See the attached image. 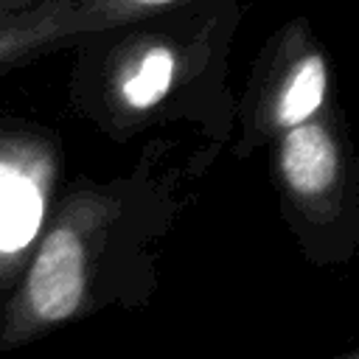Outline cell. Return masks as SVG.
I'll return each mask as SVG.
<instances>
[{
    "instance_id": "4",
    "label": "cell",
    "mask_w": 359,
    "mask_h": 359,
    "mask_svg": "<svg viewBox=\"0 0 359 359\" xmlns=\"http://www.w3.org/2000/svg\"><path fill=\"white\" fill-rule=\"evenodd\" d=\"M48 182L20 154L0 149V286L22 275L45 219Z\"/></svg>"
},
{
    "instance_id": "5",
    "label": "cell",
    "mask_w": 359,
    "mask_h": 359,
    "mask_svg": "<svg viewBox=\"0 0 359 359\" xmlns=\"http://www.w3.org/2000/svg\"><path fill=\"white\" fill-rule=\"evenodd\" d=\"M328 87L325 62L314 48H306L294 56V62L286 65V70L278 79V87L269 98V126L278 132H286L292 126H300L314 118V112L323 107Z\"/></svg>"
},
{
    "instance_id": "3",
    "label": "cell",
    "mask_w": 359,
    "mask_h": 359,
    "mask_svg": "<svg viewBox=\"0 0 359 359\" xmlns=\"http://www.w3.org/2000/svg\"><path fill=\"white\" fill-rule=\"evenodd\" d=\"M280 177L289 196L314 219L334 213V196L342 180L337 137L323 121L292 126L280 137Z\"/></svg>"
},
{
    "instance_id": "6",
    "label": "cell",
    "mask_w": 359,
    "mask_h": 359,
    "mask_svg": "<svg viewBox=\"0 0 359 359\" xmlns=\"http://www.w3.org/2000/svg\"><path fill=\"white\" fill-rule=\"evenodd\" d=\"M174 70H177V56L171 48L151 45L149 50H143L135 70L121 84V95H123L126 107L149 109L157 101H163V95L168 93V87L174 81Z\"/></svg>"
},
{
    "instance_id": "1",
    "label": "cell",
    "mask_w": 359,
    "mask_h": 359,
    "mask_svg": "<svg viewBox=\"0 0 359 359\" xmlns=\"http://www.w3.org/2000/svg\"><path fill=\"white\" fill-rule=\"evenodd\" d=\"M109 213L70 205L39 233L31 258L0 309V351H17L42 334L101 309L98 255Z\"/></svg>"
},
{
    "instance_id": "2",
    "label": "cell",
    "mask_w": 359,
    "mask_h": 359,
    "mask_svg": "<svg viewBox=\"0 0 359 359\" xmlns=\"http://www.w3.org/2000/svg\"><path fill=\"white\" fill-rule=\"evenodd\" d=\"M185 0H0V67Z\"/></svg>"
},
{
    "instance_id": "7",
    "label": "cell",
    "mask_w": 359,
    "mask_h": 359,
    "mask_svg": "<svg viewBox=\"0 0 359 359\" xmlns=\"http://www.w3.org/2000/svg\"><path fill=\"white\" fill-rule=\"evenodd\" d=\"M339 359H359V353H356V351H348V353H342Z\"/></svg>"
}]
</instances>
